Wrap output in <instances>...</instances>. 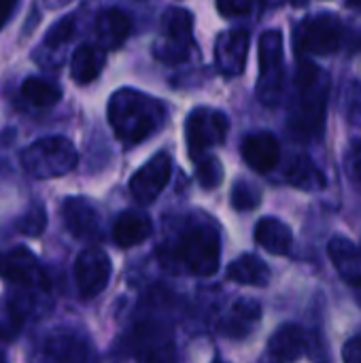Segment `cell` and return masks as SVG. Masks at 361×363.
Listing matches in <instances>:
<instances>
[{
  "label": "cell",
  "instance_id": "13",
  "mask_svg": "<svg viewBox=\"0 0 361 363\" xmlns=\"http://www.w3.org/2000/svg\"><path fill=\"white\" fill-rule=\"evenodd\" d=\"M249 32L247 30H226L215 40V64L223 77H238L245 70L249 55Z\"/></svg>",
  "mask_w": 361,
  "mask_h": 363
},
{
  "label": "cell",
  "instance_id": "14",
  "mask_svg": "<svg viewBox=\"0 0 361 363\" xmlns=\"http://www.w3.org/2000/svg\"><path fill=\"white\" fill-rule=\"evenodd\" d=\"M240 153H243L245 164L251 170L266 174V172L277 168V164L281 160V145H279L274 134L257 132V134H251L243 140Z\"/></svg>",
  "mask_w": 361,
  "mask_h": 363
},
{
  "label": "cell",
  "instance_id": "36",
  "mask_svg": "<svg viewBox=\"0 0 361 363\" xmlns=\"http://www.w3.org/2000/svg\"><path fill=\"white\" fill-rule=\"evenodd\" d=\"M66 2H70V0H45V4H47L49 9H57V6H62V4H66Z\"/></svg>",
  "mask_w": 361,
  "mask_h": 363
},
{
  "label": "cell",
  "instance_id": "7",
  "mask_svg": "<svg viewBox=\"0 0 361 363\" xmlns=\"http://www.w3.org/2000/svg\"><path fill=\"white\" fill-rule=\"evenodd\" d=\"M228 130H230V119L226 117V113L211 106L194 108L185 121V140H187L189 157L198 162L202 155H206L209 149L223 145Z\"/></svg>",
  "mask_w": 361,
  "mask_h": 363
},
{
  "label": "cell",
  "instance_id": "15",
  "mask_svg": "<svg viewBox=\"0 0 361 363\" xmlns=\"http://www.w3.org/2000/svg\"><path fill=\"white\" fill-rule=\"evenodd\" d=\"M43 355L53 363H87L89 345L74 332H53L43 342Z\"/></svg>",
  "mask_w": 361,
  "mask_h": 363
},
{
  "label": "cell",
  "instance_id": "26",
  "mask_svg": "<svg viewBox=\"0 0 361 363\" xmlns=\"http://www.w3.org/2000/svg\"><path fill=\"white\" fill-rule=\"evenodd\" d=\"M77 30V17L74 15H64L57 19L45 34L43 43L38 49H47V53H60V49L74 36Z\"/></svg>",
  "mask_w": 361,
  "mask_h": 363
},
{
  "label": "cell",
  "instance_id": "4",
  "mask_svg": "<svg viewBox=\"0 0 361 363\" xmlns=\"http://www.w3.org/2000/svg\"><path fill=\"white\" fill-rule=\"evenodd\" d=\"M177 259L196 277H213L221 262V240L213 225H191L174 245Z\"/></svg>",
  "mask_w": 361,
  "mask_h": 363
},
{
  "label": "cell",
  "instance_id": "18",
  "mask_svg": "<svg viewBox=\"0 0 361 363\" xmlns=\"http://www.w3.org/2000/svg\"><path fill=\"white\" fill-rule=\"evenodd\" d=\"M106 64V51L100 45L83 43L74 49L70 57V77L79 85L96 81Z\"/></svg>",
  "mask_w": 361,
  "mask_h": 363
},
{
  "label": "cell",
  "instance_id": "8",
  "mask_svg": "<svg viewBox=\"0 0 361 363\" xmlns=\"http://www.w3.org/2000/svg\"><path fill=\"white\" fill-rule=\"evenodd\" d=\"M0 277L30 296H47L49 291V279L45 270L34 253L26 247H15L0 253Z\"/></svg>",
  "mask_w": 361,
  "mask_h": 363
},
{
  "label": "cell",
  "instance_id": "29",
  "mask_svg": "<svg viewBox=\"0 0 361 363\" xmlns=\"http://www.w3.org/2000/svg\"><path fill=\"white\" fill-rule=\"evenodd\" d=\"M262 194L260 189L249 181H238L232 189V206L236 211H253L260 206Z\"/></svg>",
  "mask_w": 361,
  "mask_h": 363
},
{
  "label": "cell",
  "instance_id": "2",
  "mask_svg": "<svg viewBox=\"0 0 361 363\" xmlns=\"http://www.w3.org/2000/svg\"><path fill=\"white\" fill-rule=\"evenodd\" d=\"M328 113V74L317 64L300 60L296 70V94L289 106V132L300 140H313L323 132Z\"/></svg>",
  "mask_w": 361,
  "mask_h": 363
},
{
  "label": "cell",
  "instance_id": "6",
  "mask_svg": "<svg viewBox=\"0 0 361 363\" xmlns=\"http://www.w3.org/2000/svg\"><path fill=\"white\" fill-rule=\"evenodd\" d=\"M343 21L332 13H321L302 19L294 32V47L300 60L306 55H330L343 43Z\"/></svg>",
  "mask_w": 361,
  "mask_h": 363
},
{
  "label": "cell",
  "instance_id": "40",
  "mask_svg": "<svg viewBox=\"0 0 361 363\" xmlns=\"http://www.w3.org/2000/svg\"><path fill=\"white\" fill-rule=\"evenodd\" d=\"M302 2H304V0H296V4H302Z\"/></svg>",
  "mask_w": 361,
  "mask_h": 363
},
{
  "label": "cell",
  "instance_id": "24",
  "mask_svg": "<svg viewBox=\"0 0 361 363\" xmlns=\"http://www.w3.org/2000/svg\"><path fill=\"white\" fill-rule=\"evenodd\" d=\"M285 179L298 187V189H309V191H317L323 189L326 185V177L321 174V170L304 155H294L287 162L285 168Z\"/></svg>",
  "mask_w": 361,
  "mask_h": 363
},
{
  "label": "cell",
  "instance_id": "16",
  "mask_svg": "<svg viewBox=\"0 0 361 363\" xmlns=\"http://www.w3.org/2000/svg\"><path fill=\"white\" fill-rule=\"evenodd\" d=\"M94 32H96V40L98 45L109 51V49H117L126 43V38L132 32V21L128 17V13H123L121 9H104L98 13L96 23H94Z\"/></svg>",
  "mask_w": 361,
  "mask_h": 363
},
{
  "label": "cell",
  "instance_id": "12",
  "mask_svg": "<svg viewBox=\"0 0 361 363\" xmlns=\"http://www.w3.org/2000/svg\"><path fill=\"white\" fill-rule=\"evenodd\" d=\"M172 164L166 153L153 155L145 166H140L130 179V194L138 204H151L160 198L170 181Z\"/></svg>",
  "mask_w": 361,
  "mask_h": 363
},
{
  "label": "cell",
  "instance_id": "35",
  "mask_svg": "<svg viewBox=\"0 0 361 363\" xmlns=\"http://www.w3.org/2000/svg\"><path fill=\"white\" fill-rule=\"evenodd\" d=\"M19 0H0V30L9 23L11 15L15 13Z\"/></svg>",
  "mask_w": 361,
  "mask_h": 363
},
{
  "label": "cell",
  "instance_id": "10",
  "mask_svg": "<svg viewBox=\"0 0 361 363\" xmlns=\"http://www.w3.org/2000/svg\"><path fill=\"white\" fill-rule=\"evenodd\" d=\"M111 272H113L111 259L102 249L96 247L83 249L74 262V283L79 294L85 300L100 296L111 281Z\"/></svg>",
  "mask_w": 361,
  "mask_h": 363
},
{
  "label": "cell",
  "instance_id": "38",
  "mask_svg": "<svg viewBox=\"0 0 361 363\" xmlns=\"http://www.w3.org/2000/svg\"><path fill=\"white\" fill-rule=\"evenodd\" d=\"M357 304H360V306H361V287H360V289H357Z\"/></svg>",
  "mask_w": 361,
  "mask_h": 363
},
{
  "label": "cell",
  "instance_id": "9",
  "mask_svg": "<svg viewBox=\"0 0 361 363\" xmlns=\"http://www.w3.org/2000/svg\"><path fill=\"white\" fill-rule=\"evenodd\" d=\"M194 15L181 6L168 9L162 17V40L155 47L157 60L166 64H177L187 57L191 45Z\"/></svg>",
  "mask_w": 361,
  "mask_h": 363
},
{
  "label": "cell",
  "instance_id": "3",
  "mask_svg": "<svg viewBox=\"0 0 361 363\" xmlns=\"http://www.w3.org/2000/svg\"><path fill=\"white\" fill-rule=\"evenodd\" d=\"M79 153L64 136H45L21 151V166L34 179H57L74 170Z\"/></svg>",
  "mask_w": 361,
  "mask_h": 363
},
{
  "label": "cell",
  "instance_id": "22",
  "mask_svg": "<svg viewBox=\"0 0 361 363\" xmlns=\"http://www.w3.org/2000/svg\"><path fill=\"white\" fill-rule=\"evenodd\" d=\"M270 353L279 359V362L294 363L298 362L304 351H306V338L304 332L298 325H283L274 332V336L268 342Z\"/></svg>",
  "mask_w": 361,
  "mask_h": 363
},
{
  "label": "cell",
  "instance_id": "30",
  "mask_svg": "<svg viewBox=\"0 0 361 363\" xmlns=\"http://www.w3.org/2000/svg\"><path fill=\"white\" fill-rule=\"evenodd\" d=\"M343 113L349 121V125L360 128L361 125V85L351 83L345 91V102H343Z\"/></svg>",
  "mask_w": 361,
  "mask_h": 363
},
{
  "label": "cell",
  "instance_id": "11",
  "mask_svg": "<svg viewBox=\"0 0 361 363\" xmlns=\"http://www.w3.org/2000/svg\"><path fill=\"white\" fill-rule=\"evenodd\" d=\"M60 215L64 221V228L74 236L77 240L94 242L102 238V217L94 202L81 196H70L62 202Z\"/></svg>",
  "mask_w": 361,
  "mask_h": 363
},
{
  "label": "cell",
  "instance_id": "25",
  "mask_svg": "<svg viewBox=\"0 0 361 363\" xmlns=\"http://www.w3.org/2000/svg\"><path fill=\"white\" fill-rule=\"evenodd\" d=\"M21 98L36 108H51L62 100V89L43 77H28L21 83Z\"/></svg>",
  "mask_w": 361,
  "mask_h": 363
},
{
  "label": "cell",
  "instance_id": "19",
  "mask_svg": "<svg viewBox=\"0 0 361 363\" xmlns=\"http://www.w3.org/2000/svg\"><path fill=\"white\" fill-rule=\"evenodd\" d=\"M153 232V223L145 213L138 211H126L117 217L113 225V240L121 249H132L140 242H145Z\"/></svg>",
  "mask_w": 361,
  "mask_h": 363
},
{
  "label": "cell",
  "instance_id": "5",
  "mask_svg": "<svg viewBox=\"0 0 361 363\" xmlns=\"http://www.w3.org/2000/svg\"><path fill=\"white\" fill-rule=\"evenodd\" d=\"M260 49V74L257 98L262 104L272 106L279 102L285 77V43L281 30H266L257 43Z\"/></svg>",
  "mask_w": 361,
  "mask_h": 363
},
{
  "label": "cell",
  "instance_id": "37",
  "mask_svg": "<svg viewBox=\"0 0 361 363\" xmlns=\"http://www.w3.org/2000/svg\"><path fill=\"white\" fill-rule=\"evenodd\" d=\"M349 6H361V0H347Z\"/></svg>",
  "mask_w": 361,
  "mask_h": 363
},
{
  "label": "cell",
  "instance_id": "28",
  "mask_svg": "<svg viewBox=\"0 0 361 363\" xmlns=\"http://www.w3.org/2000/svg\"><path fill=\"white\" fill-rule=\"evenodd\" d=\"M196 177L204 189H215L223 181V166L215 155H202L196 162Z\"/></svg>",
  "mask_w": 361,
  "mask_h": 363
},
{
  "label": "cell",
  "instance_id": "27",
  "mask_svg": "<svg viewBox=\"0 0 361 363\" xmlns=\"http://www.w3.org/2000/svg\"><path fill=\"white\" fill-rule=\"evenodd\" d=\"M45 228H47V211L38 202H34L21 217L15 219V230L30 238L40 236L45 232Z\"/></svg>",
  "mask_w": 361,
  "mask_h": 363
},
{
  "label": "cell",
  "instance_id": "23",
  "mask_svg": "<svg viewBox=\"0 0 361 363\" xmlns=\"http://www.w3.org/2000/svg\"><path fill=\"white\" fill-rule=\"evenodd\" d=\"M228 279L238 285L266 287L270 281V268L255 255H240L228 268Z\"/></svg>",
  "mask_w": 361,
  "mask_h": 363
},
{
  "label": "cell",
  "instance_id": "34",
  "mask_svg": "<svg viewBox=\"0 0 361 363\" xmlns=\"http://www.w3.org/2000/svg\"><path fill=\"white\" fill-rule=\"evenodd\" d=\"M343 362L361 363V338H353L343 349Z\"/></svg>",
  "mask_w": 361,
  "mask_h": 363
},
{
  "label": "cell",
  "instance_id": "20",
  "mask_svg": "<svg viewBox=\"0 0 361 363\" xmlns=\"http://www.w3.org/2000/svg\"><path fill=\"white\" fill-rule=\"evenodd\" d=\"M255 242L272 255H287L291 251L294 234L281 219L264 217L255 225Z\"/></svg>",
  "mask_w": 361,
  "mask_h": 363
},
{
  "label": "cell",
  "instance_id": "31",
  "mask_svg": "<svg viewBox=\"0 0 361 363\" xmlns=\"http://www.w3.org/2000/svg\"><path fill=\"white\" fill-rule=\"evenodd\" d=\"M215 4L223 17H240L253 9V0H215Z\"/></svg>",
  "mask_w": 361,
  "mask_h": 363
},
{
  "label": "cell",
  "instance_id": "32",
  "mask_svg": "<svg viewBox=\"0 0 361 363\" xmlns=\"http://www.w3.org/2000/svg\"><path fill=\"white\" fill-rule=\"evenodd\" d=\"M145 363H174V355L170 349V342H155L147 349Z\"/></svg>",
  "mask_w": 361,
  "mask_h": 363
},
{
  "label": "cell",
  "instance_id": "33",
  "mask_svg": "<svg viewBox=\"0 0 361 363\" xmlns=\"http://www.w3.org/2000/svg\"><path fill=\"white\" fill-rule=\"evenodd\" d=\"M347 170L353 179L361 181V140H355L347 155Z\"/></svg>",
  "mask_w": 361,
  "mask_h": 363
},
{
  "label": "cell",
  "instance_id": "39",
  "mask_svg": "<svg viewBox=\"0 0 361 363\" xmlns=\"http://www.w3.org/2000/svg\"><path fill=\"white\" fill-rule=\"evenodd\" d=\"M0 363H6V357H4V353H0Z\"/></svg>",
  "mask_w": 361,
  "mask_h": 363
},
{
  "label": "cell",
  "instance_id": "1",
  "mask_svg": "<svg viewBox=\"0 0 361 363\" xmlns=\"http://www.w3.org/2000/svg\"><path fill=\"white\" fill-rule=\"evenodd\" d=\"M106 115L115 136L123 145H138L147 140L151 134L162 130L166 121L164 104L132 87H121L109 98Z\"/></svg>",
  "mask_w": 361,
  "mask_h": 363
},
{
  "label": "cell",
  "instance_id": "21",
  "mask_svg": "<svg viewBox=\"0 0 361 363\" xmlns=\"http://www.w3.org/2000/svg\"><path fill=\"white\" fill-rule=\"evenodd\" d=\"M257 321L260 304L251 300H240L228 311V315H223V319L219 321V332L228 338H245Z\"/></svg>",
  "mask_w": 361,
  "mask_h": 363
},
{
  "label": "cell",
  "instance_id": "17",
  "mask_svg": "<svg viewBox=\"0 0 361 363\" xmlns=\"http://www.w3.org/2000/svg\"><path fill=\"white\" fill-rule=\"evenodd\" d=\"M328 253L343 281L353 287H361V253L355 242L345 236H334L328 245Z\"/></svg>",
  "mask_w": 361,
  "mask_h": 363
}]
</instances>
